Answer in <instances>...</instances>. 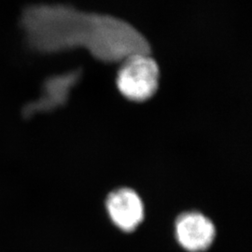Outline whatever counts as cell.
I'll use <instances>...</instances> for the list:
<instances>
[{
  "label": "cell",
  "mask_w": 252,
  "mask_h": 252,
  "mask_svg": "<svg viewBox=\"0 0 252 252\" xmlns=\"http://www.w3.org/2000/svg\"><path fill=\"white\" fill-rule=\"evenodd\" d=\"M29 46L40 54L84 49L104 63H117L136 53L151 54L144 35L125 20L68 5H35L22 14Z\"/></svg>",
  "instance_id": "cell-1"
},
{
  "label": "cell",
  "mask_w": 252,
  "mask_h": 252,
  "mask_svg": "<svg viewBox=\"0 0 252 252\" xmlns=\"http://www.w3.org/2000/svg\"><path fill=\"white\" fill-rule=\"evenodd\" d=\"M116 84L126 99L141 103L152 98L159 88L160 68L147 53H136L120 62Z\"/></svg>",
  "instance_id": "cell-2"
},
{
  "label": "cell",
  "mask_w": 252,
  "mask_h": 252,
  "mask_svg": "<svg viewBox=\"0 0 252 252\" xmlns=\"http://www.w3.org/2000/svg\"><path fill=\"white\" fill-rule=\"evenodd\" d=\"M176 238L188 252L207 251L216 237V228L211 220L197 211L180 214L175 221Z\"/></svg>",
  "instance_id": "cell-3"
},
{
  "label": "cell",
  "mask_w": 252,
  "mask_h": 252,
  "mask_svg": "<svg viewBox=\"0 0 252 252\" xmlns=\"http://www.w3.org/2000/svg\"><path fill=\"white\" fill-rule=\"evenodd\" d=\"M108 216L118 228L126 233L135 231L144 220V205L138 193L130 188L110 191L106 198Z\"/></svg>",
  "instance_id": "cell-4"
},
{
  "label": "cell",
  "mask_w": 252,
  "mask_h": 252,
  "mask_svg": "<svg viewBox=\"0 0 252 252\" xmlns=\"http://www.w3.org/2000/svg\"><path fill=\"white\" fill-rule=\"evenodd\" d=\"M81 69L57 75L47 80L39 98L28 104L24 109L27 116L38 112H47L64 106L67 102L70 91L77 85L81 78Z\"/></svg>",
  "instance_id": "cell-5"
}]
</instances>
